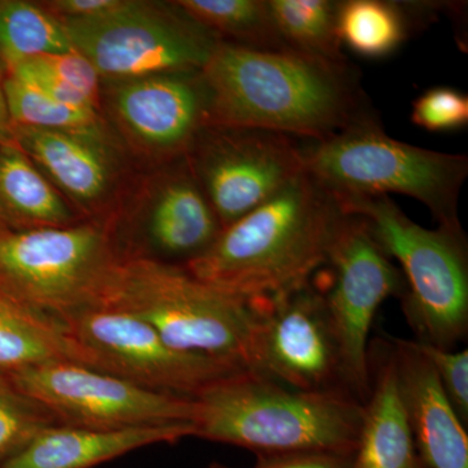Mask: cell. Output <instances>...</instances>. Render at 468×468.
Returning a JSON list of instances; mask_svg holds the SVG:
<instances>
[{
	"label": "cell",
	"instance_id": "836d02e7",
	"mask_svg": "<svg viewBox=\"0 0 468 468\" xmlns=\"http://www.w3.org/2000/svg\"><path fill=\"white\" fill-rule=\"evenodd\" d=\"M207 468H228L227 466H224V464L217 463V462H214V463L209 464Z\"/></svg>",
	"mask_w": 468,
	"mask_h": 468
},
{
	"label": "cell",
	"instance_id": "8992f818",
	"mask_svg": "<svg viewBox=\"0 0 468 468\" xmlns=\"http://www.w3.org/2000/svg\"><path fill=\"white\" fill-rule=\"evenodd\" d=\"M367 224L381 250L399 261L402 310L417 340L454 349L468 331V252L463 230L419 226L387 196L334 198Z\"/></svg>",
	"mask_w": 468,
	"mask_h": 468
},
{
	"label": "cell",
	"instance_id": "3957f363",
	"mask_svg": "<svg viewBox=\"0 0 468 468\" xmlns=\"http://www.w3.org/2000/svg\"><path fill=\"white\" fill-rule=\"evenodd\" d=\"M194 437L264 455H354L365 403L343 390L302 392L239 372L194 397Z\"/></svg>",
	"mask_w": 468,
	"mask_h": 468
},
{
	"label": "cell",
	"instance_id": "d4e9b609",
	"mask_svg": "<svg viewBox=\"0 0 468 468\" xmlns=\"http://www.w3.org/2000/svg\"><path fill=\"white\" fill-rule=\"evenodd\" d=\"M268 5L286 48L326 60H347L337 32L338 2L268 0Z\"/></svg>",
	"mask_w": 468,
	"mask_h": 468
},
{
	"label": "cell",
	"instance_id": "7a4b0ae2",
	"mask_svg": "<svg viewBox=\"0 0 468 468\" xmlns=\"http://www.w3.org/2000/svg\"><path fill=\"white\" fill-rule=\"evenodd\" d=\"M343 211L306 172L223 228L193 276L252 303L301 288L324 266Z\"/></svg>",
	"mask_w": 468,
	"mask_h": 468
},
{
	"label": "cell",
	"instance_id": "1f68e13d",
	"mask_svg": "<svg viewBox=\"0 0 468 468\" xmlns=\"http://www.w3.org/2000/svg\"><path fill=\"white\" fill-rule=\"evenodd\" d=\"M124 0H58L51 7L66 16V20H89L115 11Z\"/></svg>",
	"mask_w": 468,
	"mask_h": 468
},
{
	"label": "cell",
	"instance_id": "d6a6232c",
	"mask_svg": "<svg viewBox=\"0 0 468 468\" xmlns=\"http://www.w3.org/2000/svg\"><path fill=\"white\" fill-rule=\"evenodd\" d=\"M3 81L5 80L0 76V143H9L14 140V134H12V122L8 115L7 103H5Z\"/></svg>",
	"mask_w": 468,
	"mask_h": 468
},
{
	"label": "cell",
	"instance_id": "83f0119b",
	"mask_svg": "<svg viewBox=\"0 0 468 468\" xmlns=\"http://www.w3.org/2000/svg\"><path fill=\"white\" fill-rule=\"evenodd\" d=\"M411 122L428 132H449L468 122V97L448 86L431 88L412 103Z\"/></svg>",
	"mask_w": 468,
	"mask_h": 468
},
{
	"label": "cell",
	"instance_id": "e0dca14e",
	"mask_svg": "<svg viewBox=\"0 0 468 468\" xmlns=\"http://www.w3.org/2000/svg\"><path fill=\"white\" fill-rule=\"evenodd\" d=\"M369 394L350 468H427L419 457L389 344L369 347Z\"/></svg>",
	"mask_w": 468,
	"mask_h": 468
},
{
	"label": "cell",
	"instance_id": "484cf974",
	"mask_svg": "<svg viewBox=\"0 0 468 468\" xmlns=\"http://www.w3.org/2000/svg\"><path fill=\"white\" fill-rule=\"evenodd\" d=\"M12 125L52 131H85L97 128L95 110L77 109L52 100L36 86L9 73L3 81Z\"/></svg>",
	"mask_w": 468,
	"mask_h": 468
},
{
	"label": "cell",
	"instance_id": "f546056e",
	"mask_svg": "<svg viewBox=\"0 0 468 468\" xmlns=\"http://www.w3.org/2000/svg\"><path fill=\"white\" fill-rule=\"evenodd\" d=\"M27 63L38 68L48 75L57 77L64 84L76 89L86 98L97 101L98 88H100V73L97 72L90 61L82 57L79 51L67 54L46 55L27 60Z\"/></svg>",
	"mask_w": 468,
	"mask_h": 468
},
{
	"label": "cell",
	"instance_id": "2e32d148",
	"mask_svg": "<svg viewBox=\"0 0 468 468\" xmlns=\"http://www.w3.org/2000/svg\"><path fill=\"white\" fill-rule=\"evenodd\" d=\"M194 437L193 424L101 431L57 424L42 431L0 468H94L129 452Z\"/></svg>",
	"mask_w": 468,
	"mask_h": 468
},
{
	"label": "cell",
	"instance_id": "4316f807",
	"mask_svg": "<svg viewBox=\"0 0 468 468\" xmlns=\"http://www.w3.org/2000/svg\"><path fill=\"white\" fill-rule=\"evenodd\" d=\"M58 420L42 403L0 377V464Z\"/></svg>",
	"mask_w": 468,
	"mask_h": 468
},
{
	"label": "cell",
	"instance_id": "9c48e42d",
	"mask_svg": "<svg viewBox=\"0 0 468 468\" xmlns=\"http://www.w3.org/2000/svg\"><path fill=\"white\" fill-rule=\"evenodd\" d=\"M313 282L324 298L351 393L365 403L371 383L369 332L384 301L402 297L401 271L381 250L366 221L343 212L325 264Z\"/></svg>",
	"mask_w": 468,
	"mask_h": 468
},
{
	"label": "cell",
	"instance_id": "277c9868",
	"mask_svg": "<svg viewBox=\"0 0 468 468\" xmlns=\"http://www.w3.org/2000/svg\"><path fill=\"white\" fill-rule=\"evenodd\" d=\"M103 307L144 320L175 349L252 372L254 307L206 284L184 266L122 255Z\"/></svg>",
	"mask_w": 468,
	"mask_h": 468
},
{
	"label": "cell",
	"instance_id": "ac0fdd59",
	"mask_svg": "<svg viewBox=\"0 0 468 468\" xmlns=\"http://www.w3.org/2000/svg\"><path fill=\"white\" fill-rule=\"evenodd\" d=\"M221 229L196 175L181 174L160 187L144 234L153 260L186 266L211 248Z\"/></svg>",
	"mask_w": 468,
	"mask_h": 468
},
{
	"label": "cell",
	"instance_id": "5b68a950",
	"mask_svg": "<svg viewBox=\"0 0 468 468\" xmlns=\"http://www.w3.org/2000/svg\"><path fill=\"white\" fill-rule=\"evenodd\" d=\"M304 172L332 198L402 194L423 203L440 228L462 232L458 201L468 158L394 140L378 119L302 146Z\"/></svg>",
	"mask_w": 468,
	"mask_h": 468
},
{
	"label": "cell",
	"instance_id": "30bf717a",
	"mask_svg": "<svg viewBox=\"0 0 468 468\" xmlns=\"http://www.w3.org/2000/svg\"><path fill=\"white\" fill-rule=\"evenodd\" d=\"M86 366L129 383L176 396H198L243 369L172 347L146 322L125 311L97 307L63 319Z\"/></svg>",
	"mask_w": 468,
	"mask_h": 468
},
{
	"label": "cell",
	"instance_id": "ba28073f",
	"mask_svg": "<svg viewBox=\"0 0 468 468\" xmlns=\"http://www.w3.org/2000/svg\"><path fill=\"white\" fill-rule=\"evenodd\" d=\"M63 23L75 50L100 76L125 81L201 72L220 42L186 14L140 2H124L104 16Z\"/></svg>",
	"mask_w": 468,
	"mask_h": 468
},
{
	"label": "cell",
	"instance_id": "44dd1931",
	"mask_svg": "<svg viewBox=\"0 0 468 468\" xmlns=\"http://www.w3.org/2000/svg\"><path fill=\"white\" fill-rule=\"evenodd\" d=\"M0 224L16 230L76 224L61 197L15 143H0Z\"/></svg>",
	"mask_w": 468,
	"mask_h": 468
},
{
	"label": "cell",
	"instance_id": "7c38bea8",
	"mask_svg": "<svg viewBox=\"0 0 468 468\" xmlns=\"http://www.w3.org/2000/svg\"><path fill=\"white\" fill-rule=\"evenodd\" d=\"M250 304L255 311L254 374L302 392L351 393L324 298L313 279Z\"/></svg>",
	"mask_w": 468,
	"mask_h": 468
},
{
	"label": "cell",
	"instance_id": "8fae6325",
	"mask_svg": "<svg viewBox=\"0 0 468 468\" xmlns=\"http://www.w3.org/2000/svg\"><path fill=\"white\" fill-rule=\"evenodd\" d=\"M7 378L66 426L119 431L193 424L196 402L160 393L68 360L43 363Z\"/></svg>",
	"mask_w": 468,
	"mask_h": 468
},
{
	"label": "cell",
	"instance_id": "7402d4cb",
	"mask_svg": "<svg viewBox=\"0 0 468 468\" xmlns=\"http://www.w3.org/2000/svg\"><path fill=\"white\" fill-rule=\"evenodd\" d=\"M433 3L345 0L338 2L337 32L343 46L368 58L389 57L412 30L435 15Z\"/></svg>",
	"mask_w": 468,
	"mask_h": 468
},
{
	"label": "cell",
	"instance_id": "52a82bcc",
	"mask_svg": "<svg viewBox=\"0 0 468 468\" xmlns=\"http://www.w3.org/2000/svg\"><path fill=\"white\" fill-rule=\"evenodd\" d=\"M124 252L98 224L16 230L0 224V286L63 320L103 307Z\"/></svg>",
	"mask_w": 468,
	"mask_h": 468
},
{
	"label": "cell",
	"instance_id": "4dcf8cb0",
	"mask_svg": "<svg viewBox=\"0 0 468 468\" xmlns=\"http://www.w3.org/2000/svg\"><path fill=\"white\" fill-rule=\"evenodd\" d=\"M353 455L335 452H298V454L258 457L254 468H350Z\"/></svg>",
	"mask_w": 468,
	"mask_h": 468
},
{
	"label": "cell",
	"instance_id": "f1b7e54d",
	"mask_svg": "<svg viewBox=\"0 0 468 468\" xmlns=\"http://www.w3.org/2000/svg\"><path fill=\"white\" fill-rule=\"evenodd\" d=\"M417 343L418 349L435 369L443 393L457 412L463 426L468 424V350L441 349L433 345Z\"/></svg>",
	"mask_w": 468,
	"mask_h": 468
},
{
	"label": "cell",
	"instance_id": "603a6c76",
	"mask_svg": "<svg viewBox=\"0 0 468 468\" xmlns=\"http://www.w3.org/2000/svg\"><path fill=\"white\" fill-rule=\"evenodd\" d=\"M176 5L209 32L232 37L234 45L261 51L291 50L280 37L268 0H181Z\"/></svg>",
	"mask_w": 468,
	"mask_h": 468
},
{
	"label": "cell",
	"instance_id": "d6986e66",
	"mask_svg": "<svg viewBox=\"0 0 468 468\" xmlns=\"http://www.w3.org/2000/svg\"><path fill=\"white\" fill-rule=\"evenodd\" d=\"M98 129L52 131L12 125L15 144L48 172L60 189L82 203L100 201L112 181V163Z\"/></svg>",
	"mask_w": 468,
	"mask_h": 468
},
{
	"label": "cell",
	"instance_id": "4fadbf2b",
	"mask_svg": "<svg viewBox=\"0 0 468 468\" xmlns=\"http://www.w3.org/2000/svg\"><path fill=\"white\" fill-rule=\"evenodd\" d=\"M197 135L194 172L226 228L272 198L304 172L294 137L255 128L208 125ZM203 129V128H202Z\"/></svg>",
	"mask_w": 468,
	"mask_h": 468
},
{
	"label": "cell",
	"instance_id": "cb8c5ba5",
	"mask_svg": "<svg viewBox=\"0 0 468 468\" xmlns=\"http://www.w3.org/2000/svg\"><path fill=\"white\" fill-rule=\"evenodd\" d=\"M72 51L63 21L32 3L0 2V57L8 69L32 58Z\"/></svg>",
	"mask_w": 468,
	"mask_h": 468
},
{
	"label": "cell",
	"instance_id": "ffe728a7",
	"mask_svg": "<svg viewBox=\"0 0 468 468\" xmlns=\"http://www.w3.org/2000/svg\"><path fill=\"white\" fill-rule=\"evenodd\" d=\"M58 360L86 366L63 320L34 309L0 286V377Z\"/></svg>",
	"mask_w": 468,
	"mask_h": 468
},
{
	"label": "cell",
	"instance_id": "6da1fadb",
	"mask_svg": "<svg viewBox=\"0 0 468 468\" xmlns=\"http://www.w3.org/2000/svg\"><path fill=\"white\" fill-rule=\"evenodd\" d=\"M207 124L328 140L378 119L349 61L218 42L201 70Z\"/></svg>",
	"mask_w": 468,
	"mask_h": 468
},
{
	"label": "cell",
	"instance_id": "9a60e30c",
	"mask_svg": "<svg viewBox=\"0 0 468 468\" xmlns=\"http://www.w3.org/2000/svg\"><path fill=\"white\" fill-rule=\"evenodd\" d=\"M419 457L427 468H468V435L414 340L390 341Z\"/></svg>",
	"mask_w": 468,
	"mask_h": 468
},
{
	"label": "cell",
	"instance_id": "5bb4252c",
	"mask_svg": "<svg viewBox=\"0 0 468 468\" xmlns=\"http://www.w3.org/2000/svg\"><path fill=\"white\" fill-rule=\"evenodd\" d=\"M113 104L129 133L162 153L192 146L207 124L208 94L202 72L128 80L117 88Z\"/></svg>",
	"mask_w": 468,
	"mask_h": 468
}]
</instances>
